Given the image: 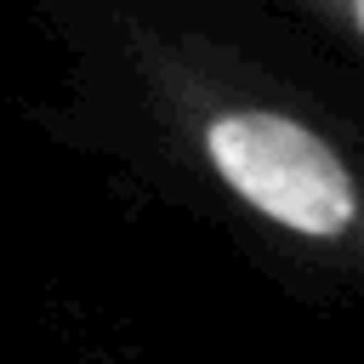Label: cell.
<instances>
[{
  "instance_id": "2",
  "label": "cell",
  "mask_w": 364,
  "mask_h": 364,
  "mask_svg": "<svg viewBox=\"0 0 364 364\" xmlns=\"http://www.w3.org/2000/svg\"><path fill=\"white\" fill-rule=\"evenodd\" d=\"M262 6H273L307 40H318L324 51H336L364 74V0H262Z\"/></svg>"
},
{
  "instance_id": "1",
  "label": "cell",
  "mask_w": 364,
  "mask_h": 364,
  "mask_svg": "<svg viewBox=\"0 0 364 364\" xmlns=\"http://www.w3.org/2000/svg\"><path fill=\"white\" fill-rule=\"evenodd\" d=\"M34 125L364 318V74L262 0H28Z\"/></svg>"
}]
</instances>
